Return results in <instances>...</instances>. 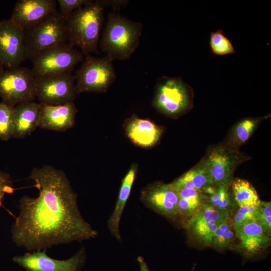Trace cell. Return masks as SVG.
<instances>
[{
  "mask_svg": "<svg viewBox=\"0 0 271 271\" xmlns=\"http://www.w3.org/2000/svg\"><path fill=\"white\" fill-rule=\"evenodd\" d=\"M30 178L38 189L35 198L24 196L11 228L13 242L28 251L95 238L98 232L82 216L77 195L65 173L52 166L34 167Z\"/></svg>",
  "mask_w": 271,
  "mask_h": 271,
  "instance_id": "1",
  "label": "cell"
},
{
  "mask_svg": "<svg viewBox=\"0 0 271 271\" xmlns=\"http://www.w3.org/2000/svg\"><path fill=\"white\" fill-rule=\"evenodd\" d=\"M106 7L105 1H90L67 20L68 43L79 48L83 55L99 53L98 47Z\"/></svg>",
  "mask_w": 271,
  "mask_h": 271,
  "instance_id": "2",
  "label": "cell"
},
{
  "mask_svg": "<svg viewBox=\"0 0 271 271\" xmlns=\"http://www.w3.org/2000/svg\"><path fill=\"white\" fill-rule=\"evenodd\" d=\"M143 25L117 12L108 14L99 40L101 50L113 60L130 58L140 43Z\"/></svg>",
  "mask_w": 271,
  "mask_h": 271,
  "instance_id": "3",
  "label": "cell"
},
{
  "mask_svg": "<svg viewBox=\"0 0 271 271\" xmlns=\"http://www.w3.org/2000/svg\"><path fill=\"white\" fill-rule=\"evenodd\" d=\"M192 90L181 77L162 76L156 85L152 104L159 112L176 117L191 107Z\"/></svg>",
  "mask_w": 271,
  "mask_h": 271,
  "instance_id": "4",
  "label": "cell"
},
{
  "mask_svg": "<svg viewBox=\"0 0 271 271\" xmlns=\"http://www.w3.org/2000/svg\"><path fill=\"white\" fill-rule=\"evenodd\" d=\"M113 61L107 55L101 57L87 55L74 76L77 94L106 92L116 78Z\"/></svg>",
  "mask_w": 271,
  "mask_h": 271,
  "instance_id": "5",
  "label": "cell"
},
{
  "mask_svg": "<svg viewBox=\"0 0 271 271\" xmlns=\"http://www.w3.org/2000/svg\"><path fill=\"white\" fill-rule=\"evenodd\" d=\"M27 59L68 42L67 20L57 10L26 31Z\"/></svg>",
  "mask_w": 271,
  "mask_h": 271,
  "instance_id": "6",
  "label": "cell"
},
{
  "mask_svg": "<svg viewBox=\"0 0 271 271\" xmlns=\"http://www.w3.org/2000/svg\"><path fill=\"white\" fill-rule=\"evenodd\" d=\"M83 55L68 42L41 52L32 59L35 77L71 73Z\"/></svg>",
  "mask_w": 271,
  "mask_h": 271,
  "instance_id": "7",
  "label": "cell"
},
{
  "mask_svg": "<svg viewBox=\"0 0 271 271\" xmlns=\"http://www.w3.org/2000/svg\"><path fill=\"white\" fill-rule=\"evenodd\" d=\"M35 77L31 69L16 67L0 73V96L8 104L16 105L36 98Z\"/></svg>",
  "mask_w": 271,
  "mask_h": 271,
  "instance_id": "8",
  "label": "cell"
},
{
  "mask_svg": "<svg viewBox=\"0 0 271 271\" xmlns=\"http://www.w3.org/2000/svg\"><path fill=\"white\" fill-rule=\"evenodd\" d=\"M35 91L41 104L57 105L73 102L77 95L75 77L66 73L35 77Z\"/></svg>",
  "mask_w": 271,
  "mask_h": 271,
  "instance_id": "9",
  "label": "cell"
},
{
  "mask_svg": "<svg viewBox=\"0 0 271 271\" xmlns=\"http://www.w3.org/2000/svg\"><path fill=\"white\" fill-rule=\"evenodd\" d=\"M0 58L7 69L27 59L26 31L10 19L0 21Z\"/></svg>",
  "mask_w": 271,
  "mask_h": 271,
  "instance_id": "10",
  "label": "cell"
},
{
  "mask_svg": "<svg viewBox=\"0 0 271 271\" xmlns=\"http://www.w3.org/2000/svg\"><path fill=\"white\" fill-rule=\"evenodd\" d=\"M86 258L85 249L82 247L75 255L66 260L49 257L46 249L16 256L13 261L27 271H82Z\"/></svg>",
  "mask_w": 271,
  "mask_h": 271,
  "instance_id": "11",
  "label": "cell"
},
{
  "mask_svg": "<svg viewBox=\"0 0 271 271\" xmlns=\"http://www.w3.org/2000/svg\"><path fill=\"white\" fill-rule=\"evenodd\" d=\"M230 210H220L209 203H202L185 223L186 228L205 244H212L215 231L227 218Z\"/></svg>",
  "mask_w": 271,
  "mask_h": 271,
  "instance_id": "12",
  "label": "cell"
},
{
  "mask_svg": "<svg viewBox=\"0 0 271 271\" xmlns=\"http://www.w3.org/2000/svg\"><path fill=\"white\" fill-rule=\"evenodd\" d=\"M178 199L171 184L152 183L144 187L140 193V200L147 208L170 218L178 217Z\"/></svg>",
  "mask_w": 271,
  "mask_h": 271,
  "instance_id": "13",
  "label": "cell"
},
{
  "mask_svg": "<svg viewBox=\"0 0 271 271\" xmlns=\"http://www.w3.org/2000/svg\"><path fill=\"white\" fill-rule=\"evenodd\" d=\"M55 0H20L16 3L10 19L26 31L57 11Z\"/></svg>",
  "mask_w": 271,
  "mask_h": 271,
  "instance_id": "14",
  "label": "cell"
},
{
  "mask_svg": "<svg viewBox=\"0 0 271 271\" xmlns=\"http://www.w3.org/2000/svg\"><path fill=\"white\" fill-rule=\"evenodd\" d=\"M40 104L41 114L39 127L43 129L63 132L73 127L78 111L73 102L57 105Z\"/></svg>",
  "mask_w": 271,
  "mask_h": 271,
  "instance_id": "15",
  "label": "cell"
},
{
  "mask_svg": "<svg viewBox=\"0 0 271 271\" xmlns=\"http://www.w3.org/2000/svg\"><path fill=\"white\" fill-rule=\"evenodd\" d=\"M237 158L229 151L219 147L212 150L204 161L216 186L229 185L236 164Z\"/></svg>",
  "mask_w": 271,
  "mask_h": 271,
  "instance_id": "16",
  "label": "cell"
},
{
  "mask_svg": "<svg viewBox=\"0 0 271 271\" xmlns=\"http://www.w3.org/2000/svg\"><path fill=\"white\" fill-rule=\"evenodd\" d=\"M40 114L41 104L34 101L22 103L14 106L13 137L22 138L30 135L39 127Z\"/></svg>",
  "mask_w": 271,
  "mask_h": 271,
  "instance_id": "17",
  "label": "cell"
},
{
  "mask_svg": "<svg viewBox=\"0 0 271 271\" xmlns=\"http://www.w3.org/2000/svg\"><path fill=\"white\" fill-rule=\"evenodd\" d=\"M137 169V164H132L122 179L115 207L107 220V226L110 232L118 241L121 240L119 230L120 222L131 194Z\"/></svg>",
  "mask_w": 271,
  "mask_h": 271,
  "instance_id": "18",
  "label": "cell"
},
{
  "mask_svg": "<svg viewBox=\"0 0 271 271\" xmlns=\"http://www.w3.org/2000/svg\"><path fill=\"white\" fill-rule=\"evenodd\" d=\"M235 236L242 247L247 252L255 253L269 246L270 239L264 233L255 220H250L237 226H233Z\"/></svg>",
  "mask_w": 271,
  "mask_h": 271,
  "instance_id": "19",
  "label": "cell"
},
{
  "mask_svg": "<svg viewBox=\"0 0 271 271\" xmlns=\"http://www.w3.org/2000/svg\"><path fill=\"white\" fill-rule=\"evenodd\" d=\"M125 129L133 143L145 148L155 145L162 133L160 128L150 120L136 116L128 119Z\"/></svg>",
  "mask_w": 271,
  "mask_h": 271,
  "instance_id": "20",
  "label": "cell"
},
{
  "mask_svg": "<svg viewBox=\"0 0 271 271\" xmlns=\"http://www.w3.org/2000/svg\"><path fill=\"white\" fill-rule=\"evenodd\" d=\"M173 188H188L204 191L213 185L211 175L205 165V161L187 172L171 183Z\"/></svg>",
  "mask_w": 271,
  "mask_h": 271,
  "instance_id": "21",
  "label": "cell"
},
{
  "mask_svg": "<svg viewBox=\"0 0 271 271\" xmlns=\"http://www.w3.org/2000/svg\"><path fill=\"white\" fill-rule=\"evenodd\" d=\"M232 189L239 207L256 206L261 201L254 187L246 180L235 179L232 183Z\"/></svg>",
  "mask_w": 271,
  "mask_h": 271,
  "instance_id": "22",
  "label": "cell"
},
{
  "mask_svg": "<svg viewBox=\"0 0 271 271\" xmlns=\"http://www.w3.org/2000/svg\"><path fill=\"white\" fill-rule=\"evenodd\" d=\"M209 46L212 52L216 55H226L235 52L232 43L221 29L210 33Z\"/></svg>",
  "mask_w": 271,
  "mask_h": 271,
  "instance_id": "23",
  "label": "cell"
},
{
  "mask_svg": "<svg viewBox=\"0 0 271 271\" xmlns=\"http://www.w3.org/2000/svg\"><path fill=\"white\" fill-rule=\"evenodd\" d=\"M235 236L233 221L229 216L219 225L215 231L212 244L220 248H224L233 241Z\"/></svg>",
  "mask_w": 271,
  "mask_h": 271,
  "instance_id": "24",
  "label": "cell"
},
{
  "mask_svg": "<svg viewBox=\"0 0 271 271\" xmlns=\"http://www.w3.org/2000/svg\"><path fill=\"white\" fill-rule=\"evenodd\" d=\"M14 107L3 101L0 102V139L2 140L7 141L13 137Z\"/></svg>",
  "mask_w": 271,
  "mask_h": 271,
  "instance_id": "25",
  "label": "cell"
},
{
  "mask_svg": "<svg viewBox=\"0 0 271 271\" xmlns=\"http://www.w3.org/2000/svg\"><path fill=\"white\" fill-rule=\"evenodd\" d=\"M229 185L217 186L212 194H210L209 203L220 210H230L232 205Z\"/></svg>",
  "mask_w": 271,
  "mask_h": 271,
  "instance_id": "26",
  "label": "cell"
},
{
  "mask_svg": "<svg viewBox=\"0 0 271 271\" xmlns=\"http://www.w3.org/2000/svg\"><path fill=\"white\" fill-rule=\"evenodd\" d=\"M255 220L261 227L264 234L271 236V203L261 201L257 207L255 215Z\"/></svg>",
  "mask_w": 271,
  "mask_h": 271,
  "instance_id": "27",
  "label": "cell"
},
{
  "mask_svg": "<svg viewBox=\"0 0 271 271\" xmlns=\"http://www.w3.org/2000/svg\"><path fill=\"white\" fill-rule=\"evenodd\" d=\"M258 120L255 119H246L240 122L235 127L234 137L238 144L246 142L256 127Z\"/></svg>",
  "mask_w": 271,
  "mask_h": 271,
  "instance_id": "28",
  "label": "cell"
},
{
  "mask_svg": "<svg viewBox=\"0 0 271 271\" xmlns=\"http://www.w3.org/2000/svg\"><path fill=\"white\" fill-rule=\"evenodd\" d=\"M201 199H185L179 198L177 203V215L181 217H189L201 204Z\"/></svg>",
  "mask_w": 271,
  "mask_h": 271,
  "instance_id": "29",
  "label": "cell"
},
{
  "mask_svg": "<svg viewBox=\"0 0 271 271\" xmlns=\"http://www.w3.org/2000/svg\"><path fill=\"white\" fill-rule=\"evenodd\" d=\"M90 2V0H58L59 12L67 20L75 11Z\"/></svg>",
  "mask_w": 271,
  "mask_h": 271,
  "instance_id": "30",
  "label": "cell"
},
{
  "mask_svg": "<svg viewBox=\"0 0 271 271\" xmlns=\"http://www.w3.org/2000/svg\"><path fill=\"white\" fill-rule=\"evenodd\" d=\"M257 206L239 207L234 216L233 226H237L246 222L255 220V215Z\"/></svg>",
  "mask_w": 271,
  "mask_h": 271,
  "instance_id": "31",
  "label": "cell"
},
{
  "mask_svg": "<svg viewBox=\"0 0 271 271\" xmlns=\"http://www.w3.org/2000/svg\"><path fill=\"white\" fill-rule=\"evenodd\" d=\"M14 190L10 176L0 170V206L5 195L13 193Z\"/></svg>",
  "mask_w": 271,
  "mask_h": 271,
  "instance_id": "32",
  "label": "cell"
},
{
  "mask_svg": "<svg viewBox=\"0 0 271 271\" xmlns=\"http://www.w3.org/2000/svg\"><path fill=\"white\" fill-rule=\"evenodd\" d=\"M175 191L179 198L185 199H201V192L194 189L183 188Z\"/></svg>",
  "mask_w": 271,
  "mask_h": 271,
  "instance_id": "33",
  "label": "cell"
},
{
  "mask_svg": "<svg viewBox=\"0 0 271 271\" xmlns=\"http://www.w3.org/2000/svg\"><path fill=\"white\" fill-rule=\"evenodd\" d=\"M107 6H111L113 11H119L122 7L127 5L128 1H105Z\"/></svg>",
  "mask_w": 271,
  "mask_h": 271,
  "instance_id": "34",
  "label": "cell"
},
{
  "mask_svg": "<svg viewBox=\"0 0 271 271\" xmlns=\"http://www.w3.org/2000/svg\"><path fill=\"white\" fill-rule=\"evenodd\" d=\"M137 261L139 265L140 271H150L144 259L142 256H138Z\"/></svg>",
  "mask_w": 271,
  "mask_h": 271,
  "instance_id": "35",
  "label": "cell"
},
{
  "mask_svg": "<svg viewBox=\"0 0 271 271\" xmlns=\"http://www.w3.org/2000/svg\"><path fill=\"white\" fill-rule=\"evenodd\" d=\"M4 65L3 63L0 58V73L4 71L3 68H4Z\"/></svg>",
  "mask_w": 271,
  "mask_h": 271,
  "instance_id": "36",
  "label": "cell"
}]
</instances>
